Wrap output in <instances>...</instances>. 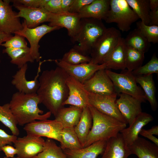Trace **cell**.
<instances>
[{
    "label": "cell",
    "mask_w": 158,
    "mask_h": 158,
    "mask_svg": "<svg viewBox=\"0 0 158 158\" xmlns=\"http://www.w3.org/2000/svg\"><path fill=\"white\" fill-rule=\"evenodd\" d=\"M126 47V68L128 71L132 72L142 66L145 59V53L131 47Z\"/></svg>",
    "instance_id": "34"
},
{
    "label": "cell",
    "mask_w": 158,
    "mask_h": 158,
    "mask_svg": "<svg viewBox=\"0 0 158 158\" xmlns=\"http://www.w3.org/2000/svg\"><path fill=\"white\" fill-rule=\"evenodd\" d=\"M94 0H73L69 13H78L85 6L92 3Z\"/></svg>",
    "instance_id": "44"
},
{
    "label": "cell",
    "mask_w": 158,
    "mask_h": 158,
    "mask_svg": "<svg viewBox=\"0 0 158 158\" xmlns=\"http://www.w3.org/2000/svg\"><path fill=\"white\" fill-rule=\"evenodd\" d=\"M34 158H67L63 150L52 139L45 140L42 151Z\"/></svg>",
    "instance_id": "35"
},
{
    "label": "cell",
    "mask_w": 158,
    "mask_h": 158,
    "mask_svg": "<svg viewBox=\"0 0 158 158\" xmlns=\"http://www.w3.org/2000/svg\"><path fill=\"white\" fill-rule=\"evenodd\" d=\"M92 118V124L84 147L98 141H107L116 137L126 128L127 124L99 112L93 107L88 106Z\"/></svg>",
    "instance_id": "3"
},
{
    "label": "cell",
    "mask_w": 158,
    "mask_h": 158,
    "mask_svg": "<svg viewBox=\"0 0 158 158\" xmlns=\"http://www.w3.org/2000/svg\"><path fill=\"white\" fill-rule=\"evenodd\" d=\"M1 60H0V63H1Z\"/></svg>",
    "instance_id": "51"
},
{
    "label": "cell",
    "mask_w": 158,
    "mask_h": 158,
    "mask_svg": "<svg viewBox=\"0 0 158 158\" xmlns=\"http://www.w3.org/2000/svg\"><path fill=\"white\" fill-rule=\"evenodd\" d=\"M61 68L43 71L39 76V86L37 92L42 103L55 116L63 107L67 99L68 89L66 84L68 76Z\"/></svg>",
    "instance_id": "1"
},
{
    "label": "cell",
    "mask_w": 158,
    "mask_h": 158,
    "mask_svg": "<svg viewBox=\"0 0 158 158\" xmlns=\"http://www.w3.org/2000/svg\"><path fill=\"white\" fill-rule=\"evenodd\" d=\"M61 124L55 119L35 121L27 124L23 128L27 134L39 137H45L61 142Z\"/></svg>",
    "instance_id": "8"
},
{
    "label": "cell",
    "mask_w": 158,
    "mask_h": 158,
    "mask_svg": "<svg viewBox=\"0 0 158 158\" xmlns=\"http://www.w3.org/2000/svg\"><path fill=\"white\" fill-rule=\"evenodd\" d=\"M57 66L63 69L69 75L72 77L82 84L90 78L96 71L106 69L105 64H95L91 62L72 65L61 59L54 60Z\"/></svg>",
    "instance_id": "12"
},
{
    "label": "cell",
    "mask_w": 158,
    "mask_h": 158,
    "mask_svg": "<svg viewBox=\"0 0 158 158\" xmlns=\"http://www.w3.org/2000/svg\"><path fill=\"white\" fill-rule=\"evenodd\" d=\"M110 8V0H94L85 6L78 14L82 18L104 20Z\"/></svg>",
    "instance_id": "23"
},
{
    "label": "cell",
    "mask_w": 158,
    "mask_h": 158,
    "mask_svg": "<svg viewBox=\"0 0 158 158\" xmlns=\"http://www.w3.org/2000/svg\"><path fill=\"white\" fill-rule=\"evenodd\" d=\"M61 60L70 64L76 65L90 62V56L83 55L72 48L63 55Z\"/></svg>",
    "instance_id": "36"
},
{
    "label": "cell",
    "mask_w": 158,
    "mask_h": 158,
    "mask_svg": "<svg viewBox=\"0 0 158 158\" xmlns=\"http://www.w3.org/2000/svg\"><path fill=\"white\" fill-rule=\"evenodd\" d=\"M135 76H145L158 73V59L155 53L145 64L141 66L131 72Z\"/></svg>",
    "instance_id": "37"
},
{
    "label": "cell",
    "mask_w": 158,
    "mask_h": 158,
    "mask_svg": "<svg viewBox=\"0 0 158 158\" xmlns=\"http://www.w3.org/2000/svg\"><path fill=\"white\" fill-rule=\"evenodd\" d=\"M13 4V6L19 11L17 17L24 19L28 28H34L43 23L49 22L50 13L44 7L32 8L17 3Z\"/></svg>",
    "instance_id": "17"
},
{
    "label": "cell",
    "mask_w": 158,
    "mask_h": 158,
    "mask_svg": "<svg viewBox=\"0 0 158 158\" xmlns=\"http://www.w3.org/2000/svg\"><path fill=\"white\" fill-rule=\"evenodd\" d=\"M12 36V35L7 34L3 32H0V46L4 42H5L9 40Z\"/></svg>",
    "instance_id": "48"
},
{
    "label": "cell",
    "mask_w": 158,
    "mask_h": 158,
    "mask_svg": "<svg viewBox=\"0 0 158 158\" xmlns=\"http://www.w3.org/2000/svg\"><path fill=\"white\" fill-rule=\"evenodd\" d=\"M61 135V142L60 147L63 150L79 149L83 148L73 128H63Z\"/></svg>",
    "instance_id": "31"
},
{
    "label": "cell",
    "mask_w": 158,
    "mask_h": 158,
    "mask_svg": "<svg viewBox=\"0 0 158 158\" xmlns=\"http://www.w3.org/2000/svg\"><path fill=\"white\" fill-rule=\"evenodd\" d=\"M23 29L15 32L16 34L26 38L30 45V54L34 60L40 62L41 57L39 52L40 47L39 44L40 40L45 35L61 28L57 27H52L46 24H43L34 28H30L26 26L24 20L22 23Z\"/></svg>",
    "instance_id": "9"
},
{
    "label": "cell",
    "mask_w": 158,
    "mask_h": 158,
    "mask_svg": "<svg viewBox=\"0 0 158 158\" xmlns=\"http://www.w3.org/2000/svg\"><path fill=\"white\" fill-rule=\"evenodd\" d=\"M0 122L10 130L13 135H18L20 131L18 123L11 110L9 103L0 105Z\"/></svg>",
    "instance_id": "33"
},
{
    "label": "cell",
    "mask_w": 158,
    "mask_h": 158,
    "mask_svg": "<svg viewBox=\"0 0 158 158\" xmlns=\"http://www.w3.org/2000/svg\"><path fill=\"white\" fill-rule=\"evenodd\" d=\"M126 47L121 37L104 60L106 69L124 70L126 67Z\"/></svg>",
    "instance_id": "21"
},
{
    "label": "cell",
    "mask_w": 158,
    "mask_h": 158,
    "mask_svg": "<svg viewBox=\"0 0 158 158\" xmlns=\"http://www.w3.org/2000/svg\"><path fill=\"white\" fill-rule=\"evenodd\" d=\"M121 37L118 30L114 27L107 28L92 49L90 62L95 64H103L104 58Z\"/></svg>",
    "instance_id": "7"
},
{
    "label": "cell",
    "mask_w": 158,
    "mask_h": 158,
    "mask_svg": "<svg viewBox=\"0 0 158 158\" xmlns=\"http://www.w3.org/2000/svg\"><path fill=\"white\" fill-rule=\"evenodd\" d=\"M120 73L106 69V72L111 80L118 95L124 93L130 95L140 100L142 103L146 100L145 94L141 87L138 86L135 77L127 70Z\"/></svg>",
    "instance_id": "6"
},
{
    "label": "cell",
    "mask_w": 158,
    "mask_h": 158,
    "mask_svg": "<svg viewBox=\"0 0 158 158\" xmlns=\"http://www.w3.org/2000/svg\"><path fill=\"white\" fill-rule=\"evenodd\" d=\"M3 53L6 54L11 58V63L20 68L27 62L31 63L35 60L30 54V49L6 48L3 50Z\"/></svg>",
    "instance_id": "29"
},
{
    "label": "cell",
    "mask_w": 158,
    "mask_h": 158,
    "mask_svg": "<svg viewBox=\"0 0 158 158\" xmlns=\"http://www.w3.org/2000/svg\"><path fill=\"white\" fill-rule=\"evenodd\" d=\"M92 118L89 107L83 108L80 119L74 128L75 131L83 147L92 128Z\"/></svg>",
    "instance_id": "28"
},
{
    "label": "cell",
    "mask_w": 158,
    "mask_h": 158,
    "mask_svg": "<svg viewBox=\"0 0 158 158\" xmlns=\"http://www.w3.org/2000/svg\"><path fill=\"white\" fill-rule=\"evenodd\" d=\"M61 0H48L44 8L48 12L55 14L63 13L61 8Z\"/></svg>",
    "instance_id": "40"
},
{
    "label": "cell",
    "mask_w": 158,
    "mask_h": 158,
    "mask_svg": "<svg viewBox=\"0 0 158 158\" xmlns=\"http://www.w3.org/2000/svg\"><path fill=\"white\" fill-rule=\"evenodd\" d=\"M83 108L74 106L61 108L55 116L63 128H73L77 124L81 117Z\"/></svg>",
    "instance_id": "26"
},
{
    "label": "cell",
    "mask_w": 158,
    "mask_h": 158,
    "mask_svg": "<svg viewBox=\"0 0 158 158\" xmlns=\"http://www.w3.org/2000/svg\"><path fill=\"white\" fill-rule=\"evenodd\" d=\"M73 0H61V8L63 13H69V10Z\"/></svg>",
    "instance_id": "46"
},
{
    "label": "cell",
    "mask_w": 158,
    "mask_h": 158,
    "mask_svg": "<svg viewBox=\"0 0 158 158\" xmlns=\"http://www.w3.org/2000/svg\"><path fill=\"white\" fill-rule=\"evenodd\" d=\"M124 40L126 46L145 53L148 50L150 46V43L137 28L130 31Z\"/></svg>",
    "instance_id": "30"
},
{
    "label": "cell",
    "mask_w": 158,
    "mask_h": 158,
    "mask_svg": "<svg viewBox=\"0 0 158 158\" xmlns=\"http://www.w3.org/2000/svg\"><path fill=\"white\" fill-rule=\"evenodd\" d=\"M107 28L102 20L82 18L81 28L76 42L77 43L73 48L83 55L90 56L94 44Z\"/></svg>",
    "instance_id": "4"
},
{
    "label": "cell",
    "mask_w": 158,
    "mask_h": 158,
    "mask_svg": "<svg viewBox=\"0 0 158 158\" xmlns=\"http://www.w3.org/2000/svg\"><path fill=\"white\" fill-rule=\"evenodd\" d=\"M9 0H0V32L12 35L21 30L23 26Z\"/></svg>",
    "instance_id": "15"
},
{
    "label": "cell",
    "mask_w": 158,
    "mask_h": 158,
    "mask_svg": "<svg viewBox=\"0 0 158 158\" xmlns=\"http://www.w3.org/2000/svg\"><path fill=\"white\" fill-rule=\"evenodd\" d=\"M117 93L102 95L89 92V102L91 106L101 113L113 117L127 124L118 108L116 103Z\"/></svg>",
    "instance_id": "10"
},
{
    "label": "cell",
    "mask_w": 158,
    "mask_h": 158,
    "mask_svg": "<svg viewBox=\"0 0 158 158\" xmlns=\"http://www.w3.org/2000/svg\"><path fill=\"white\" fill-rule=\"evenodd\" d=\"M41 103L37 93L25 94L19 92L14 93L9 103L11 110L18 124L23 126L37 120L48 119L51 114L49 111L43 114L38 105Z\"/></svg>",
    "instance_id": "2"
},
{
    "label": "cell",
    "mask_w": 158,
    "mask_h": 158,
    "mask_svg": "<svg viewBox=\"0 0 158 158\" xmlns=\"http://www.w3.org/2000/svg\"><path fill=\"white\" fill-rule=\"evenodd\" d=\"M107 142L106 141H99L80 149H66L63 151L67 158H96L103 153Z\"/></svg>",
    "instance_id": "24"
},
{
    "label": "cell",
    "mask_w": 158,
    "mask_h": 158,
    "mask_svg": "<svg viewBox=\"0 0 158 158\" xmlns=\"http://www.w3.org/2000/svg\"><path fill=\"white\" fill-rule=\"evenodd\" d=\"M52 27L66 28L68 34L73 43L76 42L82 26V19L78 13H62L55 14L50 13L48 25Z\"/></svg>",
    "instance_id": "11"
},
{
    "label": "cell",
    "mask_w": 158,
    "mask_h": 158,
    "mask_svg": "<svg viewBox=\"0 0 158 158\" xmlns=\"http://www.w3.org/2000/svg\"><path fill=\"white\" fill-rule=\"evenodd\" d=\"M4 158H21L20 157L17 156V157H4Z\"/></svg>",
    "instance_id": "50"
},
{
    "label": "cell",
    "mask_w": 158,
    "mask_h": 158,
    "mask_svg": "<svg viewBox=\"0 0 158 158\" xmlns=\"http://www.w3.org/2000/svg\"><path fill=\"white\" fill-rule=\"evenodd\" d=\"M17 136L13 135H9L4 130L0 128V152L2 148L5 145H11L13 143L17 138Z\"/></svg>",
    "instance_id": "43"
},
{
    "label": "cell",
    "mask_w": 158,
    "mask_h": 158,
    "mask_svg": "<svg viewBox=\"0 0 158 158\" xmlns=\"http://www.w3.org/2000/svg\"><path fill=\"white\" fill-rule=\"evenodd\" d=\"M153 120L152 115L142 112L136 117L128 127L121 130L120 133L126 145L128 147L132 145L138 138L143 127Z\"/></svg>",
    "instance_id": "20"
},
{
    "label": "cell",
    "mask_w": 158,
    "mask_h": 158,
    "mask_svg": "<svg viewBox=\"0 0 158 158\" xmlns=\"http://www.w3.org/2000/svg\"><path fill=\"white\" fill-rule=\"evenodd\" d=\"M138 29L148 42L153 44L158 42V26L145 24L141 21L136 23Z\"/></svg>",
    "instance_id": "38"
},
{
    "label": "cell",
    "mask_w": 158,
    "mask_h": 158,
    "mask_svg": "<svg viewBox=\"0 0 158 158\" xmlns=\"http://www.w3.org/2000/svg\"><path fill=\"white\" fill-rule=\"evenodd\" d=\"M45 61H40L37 74L32 80H28L26 78V73L28 68L27 63L19 68L13 76L11 82L12 84L18 90V92L25 94L37 93L39 86L38 78L41 71V66L43 62Z\"/></svg>",
    "instance_id": "19"
},
{
    "label": "cell",
    "mask_w": 158,
    "mask_h": 158,
    "mask_svg": "<svg viewBox=\"0 0 158 158\" xmlns=\"http://www.w3.org/2000/svg\"><path fill=\"white\" fill-rule=\"evenodd\" d=\"M83 85L89 93L102 95L117 93L113 82L106 72V69L96 71Z\"/></svg>",
    "instance_id": "13"
},
{
    "label": "cell",
    "mask_w": 158,
    "mask_h": 158,
    "mask_svg": "<svg viewBox=\"0 0 158 158\" xmlns=\"http://www.w3.org/2000/svg\"><path fill=\"white\" fill-rule=\"evenodd\" d=\"M68 89V97L63 104H69L83 108L90 106L89 92L83 84L72 76H68L66 80Z\"/></svg>",
    "instance_id": "16"
},
{
    "label": "cell",
    "mask_w": 158,
    "mask_h": 158,
    "mask_svg": "<svg viewBox=\"0 0 158 158\" xmlns=\"http://www.w3.org/2000/svg\"><path fill=\"white\" fill-rule=\"evenodd\" d=\"M139 134L152 141L154 143L158 145V139L153 135H158V126H152L148 130L142 129Z\"/></svg>",
    "instance_id": "42"
},
{
    "label": "cell",
    "mask_w": 158,
    "mask_h": 158,
    "mask_svg": "<svg viewBox=\"0 0 158 158\" xmlns=\"http://www.w3.org/2000/svg\"><path fill=\"white\" fill-rule=\"evenodd\" d=\"M116 103L120 113L130 125L136 117L141 113L142 103L136 98L128 95L120 93Z\"/></svg>",
    "instance_id": "18"
},
{
    "label": "cell",
    "mask_w": 158,
    "mask_h": 158,
    "mask_svg": "<svg viewBox=\"0 0 158 158\" xmlns=\"http://www.w3.org/2000/svg\"><path fill=\"white\" fill-rule=\"evenodd\" d=\"M149 5L151 11H155L158 10V0H149Z\"/></svg>",
    "instance_id": "49"
},
{
    "label": "cell",
    "mask_w": 158,
    "mask_h": 158,
    "mask_svg": "<svg viewBox=\"0 0 158 158\" xmlns=\"http://www.w3.org/2000/svg\"><path fill=\"white\" fill-rule=\"evenodd\" d=\"M48 0H12L10 2L17 3L32 8L44 7Z\"/></svg>",
    "instance_id": "41"
},
{
    "label": "cell",
    "mask_w": 158,
    "mask_h": 158,
    "mask_svg": "<svg viewBox=\"0 0 158 158\" xmlns=\"http://www.w3.org/2000/svg\"><path fill=\"white\" fill-rule=\"evenodd\" d=\"M128 4L141 21L145 24L150 23V10L149 0H126Z\"/></svg>",
    "instance_id": "32"
},
{
    "label": "cell",
    "mask_w": 158,
    "mask_h": 158,
    "mask_svg": "<svg viewBox=\"0 0 158 158\" xmlns=\"http://www.w3.org/2000/svg\"><path fill=\"white\" fill-rule=\"evenodd\" d=\"M150 25L158 26V10L151 11L150 15Z\"/></svg>",
    "instance_id": "47"
},
{
    "label": "cell",
    "mask_w": 158,
    "mask_h": 158,
    "mask_svg": "<svg viewBox=\"0 0 158 158\" xmlns=\"http://www.w3.org/2000/svg\"><path fill=\"white\" fill-rule=\"evenodd\" d=\"M137 83H138L145 94L146 100L149 102L152 110L156 111L158 104L156 97V87L153 79V75L135 77Z\"/></svg>",
    "instance_id": "27"
},
{
    "label": "cell",
    "mask_w": 158,
    "mask_h": 158,
    "mask_svg": "<svg viewBox=\"0 0 158 158\" xmlns=\"http://www.w3.org/2000/svg\"><path fill=\"white\" fill-rule=\"evenodd\" d=\"M1 151L4 153L6 157H13L18 154V150L15 147L11 145H8L3 146Z\"/></svg>",
    "instance_id": "45"
},
{
    "label": "cell",
    "mask_w": 158,
    "mask_h": 158,
    "mask_svg": "<svg viewBox=\"0 0 158 158\" xmlns=\"http://www.w3.org/2000/svg\"><path fill=\"white\" fill-rule=\"evenodd\" d=\"M128 147L131 154H135L138 158H158V145L144 138L138 137Z\"/></svg>",
    "instance_id": "25"
},
{
    "label": "cell",
    "mask_w": 158,
    "mask_h": 158,
    "mask_svg": "<svg viewBox=\"0 0 158 158\" xmlns=\"http://www.w3.org/2000/svg\"><path fill=\"white\" fill-rule=\"evenodd\" d=\"M130 155L128 147L120 133L107 141L101 158H128Z\"/></svg>",
    "instance_id": "22"
},
{
    "label": "cell",
    "mask_w": 158,
    "mask_h": 158,
    "mask_svg": "<svg viewBox=\"0 0 158 158\" xmlns=\"http://www.w3.org/2000/svg\"><path fill=\"white\" fill-rule=\"evenodd\" d=\"M45 140L41 137L27 134L17 138L13 144L21 158H34L43 150Z\"/></svg>",
    "instance_id": "14"
},
{
    "label": "cell",
    "mask_w": 158,
    "mask_h": 158,
    "mask_svg": "<svg viewBox=\"0 0 158 158\" xmlns=\"http://www.w3.org/2000/svg\"><path fill=\"white\" fill-rule=\"evenodd\" d=\"M1 46L5 48H23L28 47L27 43L23 36L15 34L6 42L2 44Z\"/></svg>",
    "instance_id": "39"
},
{
    "label": "cell",
    "mask_w": 158,
    "mask_h": 158,
    "mask_svg": "<svg viewBox=\"0 0 158 158\" xmlns=\"http://www.w3.org/2000/svg\"><path fill=\"white\" fill-rule=\"evenodd\" d=\"M139 18L126 0H110V8L104 20L107 23H115L119 30L127 32Z\"/></svg>",
    "instance_id": "5"
}]
</instances>
